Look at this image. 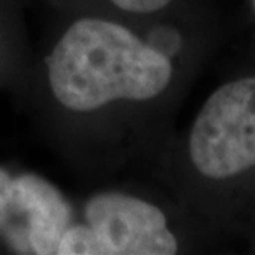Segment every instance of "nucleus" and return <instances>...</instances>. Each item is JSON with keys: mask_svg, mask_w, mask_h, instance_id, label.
Here are the masks:
<instances>
[{"mask_svg": "<svg viewBox=\"0 0 255 255\" xmlns=\"http://www.w3.org/2000/svg\"><path fill=\"white\" fill-rule=\"evenodd\" d=\"M194 167L229 179L255 166V76L234 80L209 96L189 132Z\"/></svg>", "mask_w": 255, "mask_h": 255, "instance_id": "nucleus-2", "label": "nucleus"}, {"mask_svg": "<svg viewBox=\"0 0 255 255\" xmlns=\"http://www.w3.org/2000/svg\"><path fill=\"white\" fill-rule=\"evenodd\" d=\"M172 80V63L125 25L98 17L75 20L47 58L53 98L73 113L115 101H147Z\"/></svg>", "mask_w": 255, "mask_h": 255, "instance_id": "nucleus-1", "label": "nucleus"}, {"mask_svg": "<svg viewBox=\"0 0 255 255\" xmlns=\"http://www.w3.org/2000/svg\"><path fill=\"white\" fill-rule=\"evenodd\" d=\"M121 10L132 13H152L167 7L172 0H110Z\"/></svg>", "mask_w": 255, "mask_h": 255, "instance_id": "nucleus-6", "label": "nucleus"}, {"mask_svg": "<svg viewBox=\"0 0 255 255\" xmlns=\"http://www.w3.org/2000/svg\"><path fill=\"white\" fill-rule=\"evenodd\" d=\"M73 209L57 186L33 172L12 176V222L3 234L17 254L57 255Z\"/></svg>", "mask_w": 255, "mask_h": 255, "instance_id": "nucleus-4", "label": "nucleus"}, {"mask_svg": "<svg viewBox=\"0 0 255 255\" xmlns=\"http://www.w3.org/2000/svg\"><path fill=\"white\" fill-rule=\"evenodd\" d=\"M12 176L0 167V236L8 231L12 222Z\"/></svg>", "mask_w": 255, "mask_h": 255, "instance_id": "nucleus-5", "label": "nucleus"}, {"mask_svg": "<svg viewBox=\"0 0 255 255\" xmlns=\"http://www.w3.org/2000/svg\"><path fill=\"white\" fill-rule=\"evenodd\" d=\"M252 5H254V10H255V0H252Z\"/></svg>", "mask_w": 255, "mask_h": 255, "instance_id": "nucleus-7", "label": "nucleus"}, {"mask_svg": "<svg viewBox=\"0 0 255 255\" xmlns=\"http://www.w3.org/2000/svg\"><path fill=\"white\" fill-rule=\"evenodd\" d=\"M83 217L101 255H172L179 249L164 212L131 194H95L85 202Z\"/></svg>", "mask_w": 255, "mask_h": 255, "instance_id": "nucleus-3", "label": "nucleus"}]
</instances>
